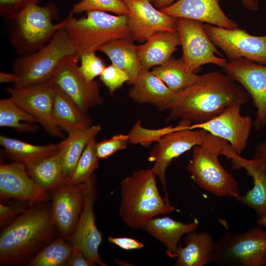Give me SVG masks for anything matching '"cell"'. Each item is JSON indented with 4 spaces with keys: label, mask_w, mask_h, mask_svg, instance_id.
<instances>
[{
    "label": "cell",
    "mask_w": 266,
    "mask_h": 266,
    "mask_svg": "<svg viewBox=\"0 0 266 266\" xmlns=\"http://www.w3.org/2000/svg\"><path fill=\"white\" fill-rule=\"evenodd\" d=\"M109 242L125 250L141 249L144 247V244L133 238L120 236H109Z\"/></svg>",
    "instance_id": "obj_41"
},
{
    "label": "cell",
    "mask_w": 266,
    "mask_h": 266,
    "mask_svg": "<svg viewBox=\"0 0 266 266\" xmlns=\"http://www.w3.org/2000/svg\"><path fill=\"white\" fill-rule=\"evenodd\" d=\"M222 155L230 160L233 170L245 169L253 179V188L235 199L255 211L259 218L266 216V170L256 161L244 158L235 153L230 144L224 149Z\"/></svg>",
    "instance_id": "obj_20"
},
{
    "label": "cell",
    "mask_w": 266,
    "mask_h": 266,
    "mask_svg": "<svg viewBox=\"0 0 266 266\" xmlns=\"http://www.w3.org/2000/svg\"><path fill=\"white\" fill-rule=\"evenodd\" d=\"M55 15L53 6H41L33 3L13 19L12 42L17 51L29 55L45 45L58 30L64 28L63 21L53 23Z\"/></svg>",
    "instance_id": "obj_7"
},
{
    "label": "cell",
    "mask_w": 266,
    "mask_h": 266,
    "mask_svg": "<svg viewBox=\"0 0 266 266\" xmlns=\"http://www.w3.org/2000/svg\"><path fill=\"white\" fill-rule=\"evenodd\" d=\"M0 144L7 157L25 164L54 152L59 148L61 142L57 144L37 145L0 135Z\"/></svg>",
    "instance_id": "obj_30"
},
{
    "label": "cell",
    "mask_w": 266,
    "mask_h": 266,
    "mask_svg": "<svg viewBox=\"0 0 266 266\" xmlns=\"http://www.w3.org/2000/svg\"><path fill=\"white\" fill-rule=\"evenodd\" d=\"M17 80V76L14 72L9 73L0 72V82L1 83L13 82L14 84Z\"/></svg>",
    "instance_id": "obj_45"
},
{
    "label": "cell",
    "mask_w": 266,
    "mask_h": 266,
    "mask_svg": "<svg viewBox=\"0 0 266 266\" xmlns=\"http://www.w3.org/2000/svg\"><path fill=\"white\" fill-rule=\"evenodd\" d=\"M53 115L58 126L67 132L68 134L81 132L92 126L91 119L87 112L82 111L66 94L56 85Z\"/></svg>",
    "instance_id": "obj_26"
},
{
    "label": "cell",
    "mask_w": 266,
    "mask_h": 266,
    "mask_svg": "<svg viewBox=\"0 0 266 266\" xmlns=\"http://www.w3.org/2000/svg\"><path fill=\"white\" fill-rule=\"evenodd\" d=\"M79 59L81 60L79 70L88 81H93L96 77L100 76L106 67L103 60L97 56L95 52L83 54Z\"/></svg>",
    "instance_id": "obj_37"
},
{
    "label": "cell",
    "mask_w": 266,
    "mask_h": 266,
    "mask_svg": "<svg viewBox=\"0 0 266 266\" xmlns=\"http://www.w3.org/2000/svg\"><path fill=\"white\" fill-rule=\"evenodd\" d=\"M110 12L119 15H128V8L123 0H81L72 8L73 13L90 11Z\"/></svg>",
    "instance_id": "obj_36"
},
{
    "label": "cell",
    "mask_w": 266,
    "mask_h": 266,
    "mask_svg": "<svg viewBox=\"0 0 266 266\" xmlns=\"http://www.w3.org/2000/svg\"><path fill=\"white\" fill-rule=\"evenodd\" d=\"M180 45L177 32H160L150 36L144 43L136 45V51L142 69L161 66L171 57Z\"/></svg>",
    "instance_id": "obj_24"
},
{
    "label": "cell",
    "mask_w": 266,
    "mask_h": 266,
    "mask_svg": "<svg viewBox=\"0 0 266 266\" xmlns=\"http://www.w3.org/2000/svg\"><path fill=\"white\" fill-rule=\"evenodd\" d=\"M55 88L51 79L23 88H9L6 91L13 100L33 115L47 133L53 137H62L63 134L53 115Z\"/></svg>",
    "instance_id": "obj_13"
},
{
    "label": "cell",
    "mask_w": 266,
    "mask_h": 266,
    "mask_svg": "<svg viewBox=\"0 0 266 266\" xmlns=\"http://www.w3.org/2000/svg\"><path fill=\"white\" fill-rule=\"evenodd\" d=\"M62 145L63 141L54 152L25 164L30 176L46 191H53L66 182L61 162Z\"/></svg>",
    "instance_id": "obj_27"
},
{
    "label": "cell",
    "mask_w": 266,
    "mask_h": 266,
    "mask_svg": "<svg viewBox=\"0 0 266 266\" xmlns=\"http://www.w3.org/2000/svg\"><path fill=\"white\" fill-rule=\"evenodd\" d=\"M265 266H266V265H265Z\"/></svg>",
    "instance_id": "obj_49"
},
{
    "label": "cell",
    "mask_w": 266,
    "mask_h": 266,
    "mask_svg": "<svg viewBox=\"0 0 266 266\" xmlns=\"http://www.w3.org/2000/svg\"><path fill=\"white\" fill-rule=\"evenodd\" d=\"M179 129L171 132L156 142L150 151L148 160L153 163L151 167L161 181L165 198L169 201L166 179V171L174 159L201 144L207 132L201 129Z\"/></svg>",
    "instance_id": "obj_11"
},
{
    "label": "cell",
    "mask_w": 266,
    "mask_h": 266,
    "mask_svg": "<svg viewBox=\"0 0 266 266\" xmlns=\"http://www.w3.org/2000/svg\"><path fill=\"white\" fill-rule=\"evenodd\" d=\"M83 207L72 234L71 244L96 265L105 266L99 253L102 235L97 226L94 209L97 193L94 175L83 183Z\"/></svg>",
    "instance_id": "obj_15"
},
{
    "label": "cell",
    "mask_w": 266,
    "mask_h": 266,
    "mask_svg": "<svg viewBox=\"0 0 266 266\" xmlns=\"http://www.w3.org/2000/svg\"><path fill=\"white\" fill-rule=\"evenodd\" d=\"M175 0H151L152 4L158 9L161 10L166 8L173 3Z\"/></svg>",
    "instance_id": "obj_47"
},
{
    "label": "cell",
    "mask_w": 266,
    "mask_h": 266,
    "mask_svg": "<svg viewBox=\"0 0 266 266\" xmlns=\"http://www.w3.org/2000/svg\"><path fill=\"white\" fill-rule=\"evenodd\" d=\"M24 211L23 208L19 206L0 204V221L2 225L8 220L16 216Z\"/></svg>",
    "instance_id": "obj_43"
},
{
    "label": "cell",
    "mask_w": 266,
    "mask_h": 266,
    "mask_svg": "<svg viewBox=\"0 0 266 266\" xmlns=\"http://www.w3.org/2000/svg\"><path fill=\"white\" fill-rule=\"evenodd\" d=\"M71 55H77V51L63 28L39 50L15 60L13 70L18 80L13 87L23 88L49 81L62 61Z\"/></svg>",
    "instance_id": "obj_6"
},
{
    "label": "cell",
    "mask_w": 266,
    "mask_h": 266,
    "mask_svg": "<svg viewBox=\"0 0 266 266\" xmlns=\"http://www.w3.org/2000/svg\"><path fill=\"white\" fill-rule=\"evenodd\" d=\"M157 176L152 168L140 169L120 182L119 213L124 223L133 230L142 229L151 219L175 210L160 194Z\"/></svg>",
    "instance_id": "obj_3"
},
{
    "label": "cell",
    "mask_w": 266,
    "mask_h": 266,
    "mask_svg": "<svg viewBox=\"0 0 266 266\" xmlns=\"http://www.w3.org/2000/svg\"><path fill=\"white\" fill-rule=\"evenodd\" d=\"M84 203L83 183H66L53 190L51 213L60 234L68 237L73 234Z\"/></svg>",
    "instance_id": "obj_18"
},
{
    "label": "cell",
    "mask_w": 266,
    "mask_h": 266,
    "mask_svg": "<svg viewBox=\"0 0 266 266\" xmlns=\"http://www.w3.org/2000/svg\"><path fill=\"white\" fill-rule=\"evenodd\" d=\"M96 137L93 138L86 146L75 168L67 179L66 183L78 185L85 183L93 175L99 166V160L96 152Z\"/></svg>",
    "instance_id": "obj_34"
},
{
    "label": "cell",
    "mask_w": 266,
    "mask_h": 266,
    "mask_svg": "<svg viewBox=\"0 0 266 266\" xmlns=\"http://www.w3.org/2000/svg\"><path fill=\"white\" fill-rule=\"evenodd\" d=\"M198 227L197 220L185 223L168 216H156L148 221L142 229L166 247L168 256L175 258L181 237L196 231Z\"/></svg>",
    "instance_id": "obj_23"
},
{
    "label": "cell",
    "mask_w": 266,
    "mask_h": 266,
    "mask_svg": "<svg viewBox=\"0 0 266 266\" xmlns=\"http://www.w3.org/2000/svg\"><path fill=\"white\" fill-rule=\"evenodd\" d=\"M191 125L189 122L180 121L175 126H169L159 129H149L143 127L141 121L138 120L127 134L130 143L139 144L148 148L153 143L159 141L165 134L179 129L189 127Z\"/></svg>",
    "instance_id": "obj_35"
},
{
    "label": "cell",
    "mask_w": 266,
    "mask_h": 266,
    "mask_svg": "<svg viewBox=\"0 0 266 266\" xmlns=\"http://www.w3.org/2000/svg\"><path fill=\"white\" fill-rule=\"evenodd\" d=\"M129 10L128 25L132 38L144 42L160 32H177V18L157 9L150 0H123Z\"/></svg>",
    "instance_id": "obj_17"
},
{
    "label": "cell",
    "mask_w": 266,
    "mask_h": 266,
    "mask_svg": "<svg viewBox=\"0 0 266 266\" xmlns=\"http://www.w3.org/2000/svg\"><path fill=\"white\" fill-rule=\"evenodd\" d=\"M37 120L9 97L0 100V126L12 128L21 133L33 132Z\"/></svg>",
    "instance_id": "obj_32"
},
{
    "label": "cell",
    "mask_w": 266,
    "mask_h": 266,
    "mask_svg": "<svg viewBox=\"0 0 266 266\" xmlns=\"http://www.w3.org/2000/svg\"><path fill=\"white\" fill-rule=\"evenodd\" d=\"M242 5L246 8L256 11L259 9V1L258 0H240Z\"/></svg>",
    "instance_id": "obj_46"
},
{
    "label": "cell",
    "mask_w": 266,
    "mask_h": 266,
    "mask_svg": "<svg viewBox=\"0 0 266 266\" xmlns=\"http://www.w3.org/2000/svg\"><path fill=\"white\" fill-rule=\"evenodd\" d=\"M129 143L128 134H117L110 138L97 142L96 152L99 159H106L118 152L125 149Z\"/></svg>",
    "instance_id": "obj_38"
},
{
    "label": "cell",
    "mask_w": 266,
    "mask_h": 266,
    "mask_svg": "<svg viewBox=\"0 0 266 266\" xmlns=\"http://www.w3.org/2000/svg\"><path fill=\"white\" fill-rule=\"evenodd\" d=\"M240 104L228 107L222 113L205 122L192 124L191 129H201L221 137L231 145L235 153L241 155L248 145L253 128V120L241 113Z\"/></svg>",
    "instance_id": "obj_16"
},
{
    "label": "cell",
    "mask_w": 266,
    "mask_h": 266,
    "mask_svg": "<svg viewBox=\"0 0 266 266\" xmlns=\"http://www.w3.org/2000/svg\"><path fill=\"white\" fill-rule=\"evenodd\" d=\"M250 99L244 89L225 72H207L200 75L189 87L177 92L166 121L179 120L191 124L204 123L230 106L243 105Z\"/></svg>",
    "instance_id": "obj_1"
},
{
    "label": "cell",
    "mask_w": 266,
    "mask_h": 266,
    "mask_svg": "<svg viewBox=\"0 0 266 266\" xmlns=\"http://www.w3.org/2000/svg\"><path fill=\"white\" fill-rule=\"evenodd\" d=\"M73 247L62 238H57L33 257L29 266H62L71 256Z\"/></svg>",
    "instance_id": "obj_33"
},
{
    "label": "cell",
    "mask_w": 266,
    "mask_h": 266,
    "mask_svg": "<svg viewBox=\"0 0 266 266\" xmlns=\"http://www.w3.org/2000/svg\"><path fill=\"white\" fill-rule=\"evenodd\" d=\"M203 27L213 43L229 61L245 58L266 65V35L255 36L238 28L228 29L209 24Z\"/></svg>",
    "instance_id": "obj_12"
},
{
    "label": "cell",
    "mask_w": 266,
    "mask_h": 266,
    "mask_svg": "<svg viewBox=\"0 0 266 266\" xmlns=\"http://www.w3.org/2000/svg\"><path fill=\"white\" fill-rule=\"evenodd\" d=\"M252 159L256 161L266 170V140L261 141L256 145Z\"/></svg>",
    "instance_id": "obj_44"
},
{
    "label": "cell",
    "mask_w": 266,
    "mask_h": 266,
    "mask_svg": "<svg viewBox=\"0 0 266 266\" xmlns=\"http://www.w3.org/2000/svg\"><path fill=\"white\" fill-rule=\"evenodd\" d=\"M151 1V0H150Z\"/></svg>",
    "instance_id": "obj_50"
},
{
    "label": "cell",
    "mask_w": 266,
    "mask_h": 266,
    "mask_svg": "<svg viewBox=\"0 0 266 266\" xmlns=\"http://www.w3.org/2000/svg\"><path fill=\"white\" fill-rule=\"evenodd\" d=\"M0 195L2 198L37 203L48 198L47 191L30 176L25 165L19 162L0 164Z\"/></svg>",
    "instance_id": "obj_19"
},
{
    "label": "cell",
    "mask_w": 266,
    "mask_h": 266,
    "mask_svg": "<svg viewBox=\"0 0 266 266\" xmlns=\"http://www.w3.org/2000/svg\"><path fill=\"white\" fill-rule=\"evenodd\" d=\"M129 97L134 102L155 106L159 110H170L177 92L169 88L152 71L142 69L132 84Z\"/></svg>",
    "instance_id": "obj_22"
},
{
    "label": "cell",
    "mask_w": 266,
    "mask_h": 266,
    "mask_svg": "<svg viewBox=\"0 0 266 266\" xmlns=\"http://www.w3.org/2000/svg\"><path fill=\"white\" fill-rule=\"evenodd\" d=\"M152 71L175 92H181L194 84L200 75L186 69L181 58L171 57L164 64L155 66Z\"/></svg>",
    "instance_id": "obj_31"
},
{
    "label": "cell",
    "mask_w": 266,
    "mask_h": 266,
    "mask_svg": "<svg viewBox=\"0 0 266 266\" xmlns=\"http://www.w3.org/2000/svg\"><path fill=\"white\" fill-rule=\"evenodd\" d=\"M77 55L68 56L60 64L51 80L66 94L84 112L100 105L103 100L99 84L87 80L81 73Z\"/></svg>",
    "instance_id": "obj_14"
},
{
    "label": "cell",
    "mask_w": 266,
    "mask_h": 266,
    "mask_svg": "<svg viewBox=\"0 0 266 266\" xmlns=\"http://www.w3.org/2000/svg\"><path fill=\"white\" fill-rule=\"evenodd\" d=\"M202 22L186 18H178L177 32L182 46L183 60L186 69L194 72L200 66L213 64L221 67L228 61L222 56L210 39Z\"/></svg>",
    "instance_id": "obj_9"
},
{
    "label": "cell",
    "mask_w": 266,
    "mask_h": 266,
    "mask_svg": "<svg viewBox=\"0 0 266 266\" xmlns=\"http://www.w3.org/2000/svg\"><path fill=\"white\" fill-rule=\"evenodd\" d=\"M256 222L258 226L263 227L266 230V216L259 218Z\"/></svg>",
    "instance_id": "obj_48"
},
{
    "label": "cell",
    "mask_w": 266,
    "mask_h": 266,
    "mask_svg": "<svg viewBox=\"0 0 266 266\" xmlns=\"http://www.w3.org/2000/svg\"><path fill=\"white\" fill-rule=\"evenodd\" d=\"M101 130L100 125H92L87 129L68 134L63 140L61 162L63 173L66 181L75 166L89 142Z\"/></svg>",
    "instance_id": "obj_29"
},
{
    "label": "cell",
    "mask_w": 266,
    "mask_h": 266,
    "mask_svg": "<svg viewBox=\"0 0 266 266\" xmlns=\"http://www.w3.org/2000/svg\"><path fill=\"white\" fill-rule=\"evenodd\" d=\"M220 0H178L161 11L177 18H186L215 26L233 29L236 22L229 18L219 4Z\"/></svg>",
    "instance_id": "obj_21"
},
{
    "label": "cell",
    "mask_w": 266,
    "mask_h": 266,
    "mask_svg": "<svg viewBox=\"0 0 266 266\" xmlns=\"http://www.w3.org/2000/svg\"><path fill=\"white\" fill-rule=\"evenodd\" d=\"M65 266H93L96 264L87 258L82 251L73 247L72 253Z\"/></svg>",
    "instance_id": "obj_42"
},
{
    "label": "cell",
    "mask_w": 266,
    "mask_h": 266,
    "mask_svg": "<svg viewBox=\"0 0 266 266\" xmlns=\"http://www.w3.org/2000/svg\"><path fill=\"white\" fill-rule=\"evenodd\" d=\"M39 0H0L1 14L9 19H14L29 4L38 3Z\"/></svg>",
    "instance_id": "obj_40"
},
{
    "label": "cell",
    "mask_w": 266,
    "mask_h": 266,
    "mask_svg": "<svg viewBox=\"0 0 266 266\" xmlns=\"http://www.w3.org/2000/svg\"><path fill=\"white\" fill-rule=\"evenodd\" d=\"M56 228L51 206L40 203L24 210L0 232V265L25 263L50 241Z\"/></svg>",
    "instance_id": "obj_2"
},
{
    "label": "cell",
    "mask_w": 266,
    "mask_h": 266,
    "mask_svg": "<svg viewBox=\"0 0 266 266\" xmlns=\"http://www.w3.org/2000/svg\"><path fill=\"white\" fill-rule=\"evenodd\" d=\"M133 40L131 37L114 39L104 44L98 50L105 54L112 64L127 74L131 84L134 82L142 70L136 45Z\"/></svg>",
    "instance_id": "obj_28"
},
{
    "label": "cell",
    "mask_w": 266,
    "mask_h": 266,
    "mask_svg": "<svg viewBox=\"0 0 266 266\" xmlns=\"http://www.w3.org/2000/svg\"><path fill=\"white\" fill-rule=\"evenodd\" d=\"M100 80L112 94L126 83L130 82L127 74L113 64L106 66L100 76Z\"/></svg>",
    "instance_id": "obj_39"
},
{
    "label": "cell",
    "mask_w": 266,
    "mask_h": 266,
    "mask_svg": "<svg viewBox=\"0 0 266 266\" xmlns=\"http://www.w3.org/2000/svg\"><path fill=\"white\" fill-rule=\"evenodd\" d=\"M228 144L226 140L207 132L202 143L193 148L187 169L202 189L219 197L236 199L240 195L239 185L219 161Z\"/></svg>",
    "instance_id": "obj_4"
},
{
    "label": "cell",
    "mask_w": 266,
    "mask_h": 266,
    "mask_svg": "<svg viewBox=\"0 0 266 266\" xmlns=\"http://www.w3.org/2000/svg\"><path fill=\"white\" fill-rule=\"evenodd\" d=\"M215 241L208 233L186 234L184 246L180 245L175 257V266H204L213 262Z\"/></svg>",
    "instance_id": "obj_25"
},
{
    "label": "cell",
    "mask_w": 266,
    "mask_h": 266,
    "mask_svg": "<svg viewBox=\"0 0 266 266\" xmlns=\"http://www.w3.org/2000/svg\"><path fill=\"white\" fill-rule=\"evenodd\" d=\"M224 72L239 84L248 94L256 108L253 128L266 127V65L240 58L227 61L221 66Z\"/></svg>",
    "instance_id": "obj_10"
},
{
    "label": "cell",
    "mask_w": 266,
    "mask_h": 266,
    "mask_svg": "<svg viewBox=\"0 0 266 266\" xmlns=\"http://www.w3.org/2000/svg\"><path fill=\"white\" fill-rule=\"evenodd\" d=\"M213 262L221 266H265L266 230L226 233L215 242Z\"/></svg>",
    "instance_id": "obj_8"
},
{
    "label": "cell",
    "mask_w": 266,
    "mask_h": 266,
    "mask_svg": "<svg viewBox=\"0 0 266 266\" xmlns=\"http://www.w3.org/2000/svg\"><path fill=\"white\" fill-rule=\"evenodd\" d=\"M73 14L71 12L63 20L64 28L79 59L83 54L98 51L111 40L131 37L127 15H115L96 10L88 11L86 16L79 19Z\"/></svg>",
    "instance_id": "obj_5"
}]
</instances>
